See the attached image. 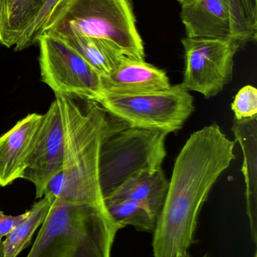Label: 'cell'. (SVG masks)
I'll return each mask as SVG.
<instances>
[{"label": "cell", "mask_w": 257, "mask_h": 257, "mask_svg": "<svg viewBox=\"0 0 257 257\" xmlns=\"http://www.w3.org/2000/svg\"><path fill=\"white\" fill-rule=\"evenodd\" d=\"M235 141L213 123L195 132L177 157L153 232L154 257H184L195 242L201 209L235 159Z\"/></svg>", "instance_id": "obj_1"}, {"label": "cell", "mask_w": 257, "mask_h": 257, "mask_svg": "<svg viewBox=\"0 0 257 257\" xmlns=\"http://www.w3.org/2000/svg\"><path fill=\"white\" fill-rule=\"evenodd\" d=\"M55 99L64 133L63 167L44 196L50 201L60 199L107 209L99 182L101 145L110 133L126 125L95 101L63 95H55Z\"/></svg>", "instance_id": "obj_2"}, {"label": "cell", "mask_w": 257, "mask_h": 257, "mask_svg": "<svg viewBox=\"0 0 257 257\" xmlns=\"http://www.w3.org/2000/svg\"><path fill=\"white\" fill-rule=\"evenodd\" d=\"M51 208L27 257H111L123 229L107 209L63 199Z\"/></svg>", "instance_id": "obj_3"}, {"label": "cell", "mask_w": 257, "mask_h": 257, "mask_svg": "<svg viewBox=\"0 0 257 257\" xmlns=\"http://www.w3.org/2000/svg\"><path fill=\"white\" fill-rule=\"evenodd\" d=\"M45 33L101 39L128 58L144 60V45L128 0H65Z\"/></svg>", "instance_id": "obj_4"}, {"label": "cell", "mask_w": 257, "mask_h": 257, "mask_svg": "<svg viewBox=\"0 0 257 257\" xmlns=\"http://www.w3.org/2000/svg\"><path fill=\"white\" fill-rule=\"evenodd\" d=\"M163 132L125 127L105 138L99 157V182L104 199L127 181L161 169L167 156Z\"/></svg>", "instance_id": "obj_5"}, {"label": "cell", "mask_w": 257, "mask_h": 257, "mask_svg": "<svg viewBox=\"0 0 257 257\" xmlns=\"http://www.w3.org/2000/svg\"><path fill=\"white\" fill-rule=\"evenodd\" d=\"M98 102L127 126L167 135L181 130L194 111L193 96L182 84L134 94L102 93Z\"/></svg>", "instance_id": "obj_6"}, {"label": "cell", "mask_w": 257, "mask_h": 257, "mask_svg": "<svg viewBox=\"0 0 257 257\" xmlns=\"http://www.w3.org/2000/svg\"><path fill=\"white\" fill-rule=\"evenodd\" d=\"M42 81L55 95L98 102L101 75L61 39L44 33L38 39Z\"/></svg>", "instance_id": "obj_7"}, {"label": "cell", "mask_w": 257, "mask_h": 257, "mask_svg": "<svg viewBox=\"0 0 257 257\" xmlns=\"http://www.w3.org/2000/svg\"><path fill=\"white\" fill-rule=\"evenodd\" d=\"M185 70L182 85L205 97L217 96L233 77L234 58L241 45L232 39H182Z\"/></svg>", "instance_id": "obj_8"}, {"label": "cell", "mask_w": 257, "mask_h": 257, "mask_svg": "<svg viewBox=\"0 0 257 257\" xmlns=\"http://www.w3.org/2000/svg\"><path fill=\"white\" fill-rule=\"evenodd\" d=\"M65 0H0V45L21 51L37 43Z\"/></svg>", "instance_id": "obj_9"}, {"label": "cell", "mask_w": 257, "mask_h": 257, "mask_svg": "<svg viewBox=\"0 0 257 257\" xmlns=\"http://www.w3.org/2000/svg\"><path fill=\"white\" fill-rule=\"evenodd\" d=\"M64 133L57 99L42 115L27 160L24 179L33 183L36 199L45 194L48 184L63 167Z\"/></svg>", "instance_id": "obj_10"}, {"label": "cell", "mask_w": 257, "mask_h": 257, "mask_svg": "<svg viewBox=\"0 0 257 257\" xmlns=\"http://www.w3.org/2000/svg\"><path fill=\"white\" fill-rule=\"evenodd\" d=\"M42 114H28L0 137V187L23 178Z\"/></svg>", "instance_id": "obj_11"}, {"label": "cell", "mask_w": 257, "mask_h": 257, "mask_svg": "<svg viewBox=\"0 0 257 257\" xmlns=\"http://www.w3.org/2000/svg\"><path fill=\"white\" fill-rule=\"evenodd\" d=\"M181 6V21L187 38L234 40L225 0H193Z\"/></svg>", "instance_id": "obj_12"}, {"label": "cell", "mask_w": 257, "mask_h": 257, "mask_svg": "<svg viewBox=\"0 0 257 257\" xmlns=\"http://www.w3.org/2000/svg\"><path fill=\"white\" fill-rule=\"evenodd\" d=\"M170 86L165 71L144 60L128 57L111 73L101 77L102 93L134 94L163 90Z\"/></svg>", "instance_id": "obj_13"}, {"label": "cell", "mask_w": 257, "mask_h": 257, "mask_svg": "<svg viewBox=\"0 0 257 257\" xmlns=\"http://www.w3.org/2000/svg\"><path fill=\"white\" fill-rule=\"evenodd\" d=\"M232 133L242 150L246 185L247 214L252 240L257 243V117L238 120L234 119Z\"/></svg>", "instance_id": "obj_14"}, {"label": "cell", "mask_w": 257, "mask_h": 257, "mask_svg": "<svg viewBox=\"0 0 257 257\" xmlns=\"http://www.w3.org/2000/svg\"><path fill=\"white\" fill-rule=\"evenodd\" d=\"M169 181L162 169L143 174L127 181L104 201L130 200L146 206L158 217L168 190Z\"/></svg>", "instance_id": "obj_15"}, {"label": "cell", "mask_w": 257, "mask_h": 257, "mask_svg": "<svg viewBox=\"0 0 257 257\" xmlns=\"http://www.w3.org/2000/svg\"><path fill=\"white\" fill-rule=\"evenodd\" d=\"M58 39L79 54L101 77L111 73L127 58L110 44L101 39L81 36H69Z\"/></svg>", "instance_id": "obj_16"}, {"label": "cell", "mask_w": 257, "mask_h": 257, "mask_svg": "<svg viewBox=\"0 0 257 257\" xmlns=\"http://www.w3.org/2000/svg\"><path fill=\"white\" fill-rule=\"evenodd\" d=\"M51 208V202L44 196L33 204L22 221L6 236L3 244L4 257H17L28 245L36 229L42 226Z\"/></svg>", "instance_id": "obj_17"}, {"label": "cell", "mask_w": 257, "mask_h": 257, "mask_svg": "<svg viewBox=\"0 0 257 257\" xmlns=\"http://www.w3.org/2000/svg\"><path fill=\"white\" fill-rule=\"evenodd\" d=\"M104 202L112 218L122 227L131 226L136 230L153 233L158 217L144 205L130 200Z\"/></svg>", "instance_id": "obj_18"}, {"label": "cell", "mask_w": 257, "mask_h": 257, "mask_svg": "<svg viewBox=\"0 0 257 257\" xmlns=\"http://www.w3.org/2000/svg\"><path fill=\"white\" fill-rule=\"evenodd\" d=\"M232 21L233 39L241 46L256 42L257 0H225Z\"/></svg>", "instance_id": "obj_19"}, {"label": "cell", "mask_w": 257, "mask_h": 257, "mask_svg": "<svg viewBox=\"0 0 257 257\" xmlns=\"http://www.w3.org/2000/svg\"><path fill=\"white\" fill-rule=\"evenodd\" d=\"M235 120H242L257 117V90L252 85L243 87L232 103Z\"/></svg>", "instance_id": "obj_20"}, {"label": "cell", "mask_w": 257, "mask_h": 257, "mask_svg": "<svg viewBox=\"0 0 257 257\" xmlns=\"http://www.w3.org/2000/svg\"><path fill=\"white\" fill-rule=\"evenodd\" d=\"M27 211L20 215H8L0 211V244L3 242V238L7 236L12 229L24 220L27 216Z\"/></svg>", "instance_id": "obj_21"}, {"label": "cell", "mask_w": 257, "mask_h": 257, "mask_svg": "<svg viewBox=\"0 0 257 257\" xmlns=\"http://www.w3.org/2000/svg\"><path fill=\"white\" fill-rule=\"evenodd\" d=\"M178 1L181 3V6H183V5L190 3V2L193 1V0H178Z\"/></svg>", "instance_id": "obj_22"}, {"label": "cell", "mask_w": 257, "mask_h": 257, "mask_svg": "<svg viewBox=\"0 0 257 257\" xmlns=\"http://www.w3.org/2000/svg\"><path fill=\"white\" fill-rule=\"evenodd\" d=\"M0 257H4V255H3V244H0Z\"/></svg>", "instance_id": "obj_23"}, {"label": "cell", "mask_w": 257, "mask_h": 257, "mask_svg": "<svg viewBox=\"0 0 257 257\" xmlns=\"http://www.w3.org/2000/svg\"><path fill=\"white\" fill-rule=\"evenodd\" d=\"M202 257H209L208 254H205V256H203Z\"/></svg>", "instance_id": "obj_24"}, {"label": "cell", "mask_w": 257, "mask_h": 257, "mask_svg": "<svg viewBox=\"0 0 257 257\" xmlns=\"http://www.w3.org/2000/svg\"><path fill=\"white\" fill-rule=\"evenodd\" d=\"M254 257H256V254H255Z\"/></svg>", "instance_id": "obj_25"}]
</instances>
